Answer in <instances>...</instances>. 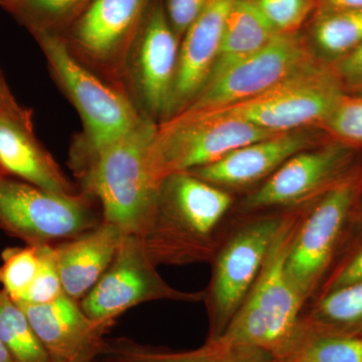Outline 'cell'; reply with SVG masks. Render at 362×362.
<instances>
[{
	"mask_svg": "<svg viewBox=\"0 0 362 362\" xmlns=\"http://www.w3.org/2000/svg\"><path fill=\"white\" fill-rule=\"evenodd\" d=\"M276 135L240 119L185 109L156 128L151 145L154 175L161 185L171 175L209 165L233 150Z\"/></svg>",
	"mask_w": 362,
	"mask_h": 362,
	"instance_id": "obj_5",
	"label": "cell"
},
{
	"mask_svg": "<svg viewBox=\"0 0 362 362\" xmlns=\"http://www.w3.org/2000/svg\"><path fill=\"white\" fill-rule=\"evenodd\" d=\"M23 0H0V7L13 13Z\"/></svg>",
	"mask_w": 362,
	"mask_h": 362,
	"instance_id": "obj_36",
	"label": "cell"
},
{
	"mask_svg": "<svg viewBox=\"0 0 362 362\" xmlns=\"http://www.w3.org/2000/svg\"><path fill=\"white\" fill-rule=\"evenodd\" d=\"M356 7H362V0H317L315 13L343 8H356Z\"/></svg>",
	"mask_w": 362,
	"mask_h": 362,
	"instance_id": "obj_35",
	"label": "cell"
},
{
	"mask_svg": "<svg viewBox=\"0 0 362 362\" xmlns=\"http://www.w3.org/2000/svg\"><path fill=\"white\" fill-rule=\"evenodd\" d=\"M356 282H362V251L340 272L334 286L339 288Z\"/></svg>",
	"mask_w": 362,
	"mask_h": 362,
	"instance_id": "obj_34",
	"label": "cell"
},
{
	"mask_svg": "<svg viewBox=\"0 0 362 362\" xmlns=\"http://www.w3.org/2000/svg\"><path fill=\"white\" fill-rule=\"evenodd\" d=\"M300 133H282L233 150L220 160L188 171L211 185H244L273 173L290 157L308 147Z\"/></svg>",
	"mask_w": 362,
	"mask_h": 362,
	"instance_id": "obj_17",
	"label": "cell"
},
{
	"mask_svg": "<svg viewBox=\"0 0 362 362\" xmlns=\"http://www.w3.org/2000/svg\"><path fill=\"white\" fill-rule=\"evenodd\" d=\"M230 195L192 173L162 181L151 218L140 237L154 265L202 259L214 228L230 209Z\"/></svg>",
	"mask_w": 362,
	"mask_h": 362,
	"instance_id": "obj_2",
	"label": "cell"
},
{
	"mask_svg": "<svg viewBox=\"0 0 362 362\" xmlns=\"http://www.w3.org/2000/svg\"><path fill=\"white\" fill-rule=\"evenodd\" d=\"M90 0H23L14 11L33 33L52 32L54 28L77 18Z\"/></svg>",
	"mask_w": 362,
	"mask_h": 362,
	"instance_id": "obj_25",
	"label": "cell"
},
{
	"mask_svg": "<svg viewBox=\"0 0 362 362\" xmlns=\"http://www.w3.org/2000/svg\"><path fill=\"white\" fill-rule=\"evenodd\" d=\"M283 223L268 218L245 226L218 255L211 290L213 338L223 333L244 303Z\"/></svg>",
	"mask_w": 362,
	"mask_h": 362,
	"instance_id": "obj_10",
	"label": "cell"
},
{
	"mask_svg": "<svg viewBox=\"0 0 362 362\" xmlns=\"http://www.w3.org/2000/svg\"><path fill=\"white\" fill-rule=\"evenodd\" d=\"M340 74L351 83H362V42L342 57Z\"/></svg>",
	"mask_w": 362,
	"mask_h": 362,
	"instance_id": "obj_33",
	"label": "cell"
},
{
	"mask_svg": "<svg viewBox=\"0 0 362 362\" xmlns=\"http://www.w3.org/2000/svg\"><path fill=\"white\" fill-rule=\"evenodd\" d=\"M277 33L259 8L258 0H233L220 52L207 82L258 52Z\"/></svg>",
	"mask_w": 362,
	"mask_h": 362,
	"instance_id": "obj_21",
	"label": "cell"
},
{
	"mask_svg": "<svg viewBox=\"0 0 362 362\" xmlns=\"http://www.w3.org/2000/svg\"><path fill=\"white\" fill-rule=\"evenodd\" d=\"M124 233L102 221L92 230L54 246V257L66 295L80 302L110 266Z\"/></svg>",
	"mask_w": 362,
	"mask_h": 362,
	"instance_id": "obj_16",
	"label": "cell"
},
{
	"mask_svg": "<svg viewBox=\"0 0 362 362\" xmlns=\"http://www.w3.org/2000/svg\"><path fill=\"white\" fill-rule=\"evenodd\" d=\"M150 0H90L71 30L74 44L90 58L113 57L139 32Z\"/></svg>",
	"mask_w": 362,
	"mask_h": 362,
	"instance_id": "obj_15",
	"label": "cell"
},
{
	"mask_svg": "<svg viewBox=\"0 0 362 362\" xmlns=\"http://www.w3.org/2000/svg\"><path fill=\"white\" fill-rule=\"evenodd\" d=\"M292 362H362V335L325 331L305 343Z\"/></svg>",
	"mask_w": 362,
	"mask_h": 362,
	"instance_id": "obj_26",
	"label": "cell"
},
{
	"mask_svg": "<svg viewBox=\"0 0 362 362\" xmlns=\"http://www.w3.org/2000/svg\"><path fill=\"white\" fill-rule=\"evenodd\" d=\"M207 2L209 0H166V16L178 39L201 16Z\"/></svg>",
	"mask_w": 362,
	"mask_h": 362,
	"instance_id": "obj_31",
	"label": "cell"
},
{
	"mask_svg": "<svg viewBox=\"0 0 362 362\" xmlns=\"http://www.w3.org/2000/svg\"><path fill=\"white\" fill-rule=\"evenodd\" d=\"M233 0H209L206 7L183 35L173 88L171 111L192 103L206 84L223 40Z\"/></svg>",
	"mask_w": 362,
	"mask_h": 362,
	"instance_id": "obj_14",
	"label": "cell"
},
{
	"mask_svg": "<svg viewBox=\"0 0 362 362\" xmlns=\"http://www.w3.org/2000/svg\"><path fill=\"white\" fill-rule=\"evenodd\" d=\"M97 349L90 350V351L87 352V354H85L84 356H81L80 358H78L77 361L74 362H90V361H92L93 356H94L95 352H96Z\"/></svg>",
	"mask_w": 362,
	"mask_h": 362,
	"instance_id": "obj_38",
	"label": "cell"
},
{
	"mask_svg": "<svg viewBox=\"0 0 362 362\" xmlns=\"http://www.w3.org/2000/svg\"><path fill=\"white\" fill-rule=\"evenodd\" d=\"M0 112L18 121L21 125L25 126L26 129L33 131L32 113L16 102L1 77H0Z\"/></svg>",
	"mask_w": 362,
	"mask_h": 362,
	"instance_id": "obj_32",
	"label": "cell"
},
{
	"mask_svg": "<svg viewBox=\"0 0 362 362\" xmlns=\"http://www.w3.org/2000/svg\"><path fill=\"white\" fill-rule=\"evenodd\" d=\"M311 35L324 54L345 56L362 42V7L317 11Z\"/></svg>",
	"mask_w": 362,
	"mask_h": 362,
	"instance_id": "obj_22",
	"label": "cell"
},
{
	"mask_svg": "<svg viewBox=\"0 0 362 362\" xmlns=\"http://www.w3.org/2000/svg\"><path fill=\"white\" fill-rule=\"evenodd\" d=\"M0 341L18 362H52L25 312L4 289L0 290Z\"/></svg>",
	"mask_w": 362,
	"mask_h": 362,
	"instance_id": "obj_23",
	"label": "cell"
},
{
	"mask_svg": "<svg viewBox=\"0 0 362 362\" xmlns=\"http://www.w3.org/2000/svg\"><path fill=\"white\" fill-rule=\"evenodd\" d=\"M354 199L349 183L331 189L296 230L287 258L290 277L306 296L321 275L341 230Z\"/></svg>",
	"mask_w": 362,
	"mask_h": 362,
	"instance_id": "obj_11",
	"label": "cell"
},
{
	"mask_svg": "<svg viewBox=\"0 0 362 362\" xmlns=\"http://www.w3.org/2000/svg\"><path fill=\"white\" fill-rule=\"evenodd\" d=\"M0 362H18L1 341H0Z\"/></svg>",
	"mask_w": 362,
	"mask_h": 362,
	"instance_id": "obj_37",
	"label": "cell"
},
{
	"mask_svg": "<svg viewBox=\"0 0 362 362\" xmlns=\"http://www.w3.org/2000/svg\"><path fill=\"white\" fill-rule=\"evenodd\" d=\"M2 176H6V173L0 168V177H2Z\"/></svg>",
	"mask_w": 362,
	"mask_h": 362,
	"instance_id": "obj_39",
	"label": "cell"
},
{
	"mask_svg": "<svg viewBox=\"0 0 362 362\" xmlns=\"http://www.w3.org/2000/svg\"><path fill=\"white\" fill-rule=\"evenodd\" d=\"M258 4L279 33H297L317 8V0H258Z\"/></svg>",
	"mask_w": 362,
	"mask_h": 362,
	"instance_id": "obj_29",
	"label": "cell"
},
{
	"mask_svg": "<svg viewBox=\"0 0 362 362\" xmlns=\"http://www.w3.org/2000/svg\"><path fill=\"white\" fill-rule=\"evenodd\" d=\"M138 35L136 76L143 100L152 113L171 112L180 47L161 1L149 7Z\"/></svg>",
	"mask_w": 362,
	"mask_h": 362,
	"instance_id": "obj_12",
	"label": "cell"
},
{
	"mask_svg": "<svg viewBox=\"0 0 362 362\" xmlns=\"http://www.w3.org/2000/svg\"><path fill=\"white\" fill-rule=\"evenodd\" d=\"M138 235L124 233L113 261L96 285L80 302L93 320L114 323L128 309L153 300L199 301L201 293H185L170 287L158 275Z\"/></svg>",
	"mask_w": 362,
	"mask_h": 362,
	"instance_id": "obj_8",
	"label": "cell"
},
{
	"mask_svg": "<svg viewBox=\"0 0 362 362\" xmlns=\"http://www.w3.org/2000/svg\"><path fill=\"white\" fill-rule=\"evenodd\" d=\"M52 362H74L97 349L113 323L98 322L64 293L49 303L16 301Z\"/></svg>",
	"mask_w": 362,
	"mask_h": 362,
	"instance_id": "obj_13",
	"label": "cell"
},
{
	"mask_svg": "<svg viewBox=\"0 0 362 362\" xmlns=\"http://www.w3.org/2000/svg\"><path fill=\"white\" fill-rule=\"evenodd\" d=\"M339 147L303 151L295 154L247 199L251 209L290 204L303 199L329 180L344 159Z\"/></svg>",
	"mask_w": 362,
	"mask_h": 362,
	"instance_id": "obj_18",
	"label": "cell"
},
{
	"mask_svg": "<svg viewBox=\"0 0 362 362\" xmlns=\"http://www.w3.org/2000/svg\"><path fill=\"white\" fill-rule=\"evenodd\" d=\"M89 197L54 194L2 176L0 228L32 246L73 239L103 221Z\"/></svg>",
	"mask_w": 362,
	"mask_h": 362,
	"instance_id": "obj_6",
	"label": "cell"
},
{
	"mask_svg": "<svg viewBox=\"0 0 362 362\" xmlns=\"http://www.w3.org/2000/svg\"><path fill=\"white\" fill-rule=\"evenodd\" d=\"M0 285L14 301L28 291L40 265L37 246L9 247L1 252Z\"/></svg>",
	"mask_w": 362,
	"mask_h": 362,
	"instance_id": "obj_27",
	"label": "cell"
},
{
	"mask_svg": "<svg viewBox=\"0 0 362 362\" xmlns=\"http://www.w3.org/2000/svg\"><path fill=\"white\" fill-rule=\"evenodd\" d=\"M297 33H277L265 47L209 80L187 109L209 110L246 101L310 66Z\"/></svg>",
	"mask_w": 362,
	"mask_h": 362,
	"instance_id": "obj_9",
	"label": "cell"
},
{
	"mask_svg": "<svg viewBox=\"0 0 362 362\" xmlns=\"http://www.w3.org/2000/svg\"><path fill=\"white\" fill-rule=\"evenodd\" d=\"M0 168L54 194H78L49 152L13 118L0 112Z\"/></svg>",
	"mask_w": 362,
	"mask_h": 362,
	"instance_id": "obj_19",
	"label": "cell"
},
{
	"mask_svg": "<svg viewBox=\"0 0 362 362\" xmlns=\"http://www.w3.org/2000/svg\"><path fill=\"white\" fill-rule=\"evenodd\" d=\"M40 265L37 275L33 279L28 291L18 302L30 304L49 303L64 294L63 285L59 277L54 245L45 244L37 246Z\"/></svg>",
	"mask_w": 362,
	"mask_h": 362,
	"instance_id": "obj_28",
	"label": "cell"
},
{
	"mask_svg": "<svg viewBox=\"0 0 362 362\" xmlns=\"http://www.w3.org/2000/svg\"><path fill=\"white\" fill-rule=\"evenodd\" d=\"M297 226L284 221L265 264L244 303L226 329L211 341L225 347L267 352L291 341L304 294L287 270V258Z\"/></svg>",
	"mask_w": 362,
	"mask_h": 362,
	"instance_id": "obj_3",
	"label": "cell"
},
{
	"mask_svg": "<svg viewBox=\"0 0 362 362\" xmlns=\"http://www.w3.org/2000/svg\"><path fill=\"white\" fill-rule=\"evenodd\" d=\"M325 122L338 137L362 143V99L340 98Z\"/></svg>",
	"mask_w": 362,
	"mask_h": 362,
	"instance_id": "obj_30",
	"label": "cell"
},
{
	"mask_svg": "<svg viewBox=\"0 0 362 362\" xmlns=\"http://www.w3.org/2000/svg\"><path fill=\"white\" fill-rule=\"evenodd\" d=\"M33 33L84 123L85 149L74 160L83 178L98 153L127 134L141 116L123 95L81 65L62 37L54 32Z\"/></svg>",
	"mask_w": 362,
	"mask_h": 362,
	"instance_id": "obj_4",
	"label": "cell"
},
{
	"mask_svg": "<svg viewBox=\"0 0 362 362\" xmlns=\"http://www.w3.org/2000/svg\"><path fill=\"white\" fill-rule=\"evenodd\" d=\"M90 362H275L270 352L247 347H225L211 341L185 352L162 351L130 338L102 339Z\"/></svg>",
	"mask_w": 362,
	"mask_h": 362,
	"instance_id": "obj_20",
	"label": "cell"
},
{
	"mask_svg": "<svg viewBox=\"0 0 362 362\" xmlns=\"http://www.w3.org/2000/svg\"><path fill=\"white\" fill-rule=\"evenodd\" d=\"M157 126L140 119L120 139L100 151L83 177L85 194L96 197L102 218L125 235H141L151 218L159 185L151 161Z\"/></svg>",
	"mask_w": 362,
	"mask_h": 362,
	"instance_id": "obj_1",
	"label": "cell"
},
{
	"mask_svg": "<svg viewBox=\"0 0 362 362\" xmlns=\"http://www.w3.org/2000/svg\"><path fill=\"white\" fill-rule=\"evenodd\" d=\"M341 97L332 78L310 66L259 96L204 111L281 134L325 121Z\"/></svg>",
	"mask_w": 362,
	"mask_h": 362,
	"instance_id": "obj_7",
	"label": "cell"
},
{
	"mask_svg": "<svg viewBox=\"0 0 362 362\" xmlns=\"http://www.w3.org/2000/svg\"><path fill=\"white\" fill-rule=\"evenodd\" d=\"M317 316L334 333L356 335L362 328V282L335 288L319 305Z\"/></svg>",
	"mask_w": 362,
	"mask_h": 362,
	"instance_id": "obj_24",
	"label": "cell"
}]
</instances>
